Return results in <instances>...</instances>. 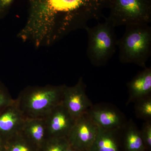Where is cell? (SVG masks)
Returning <instances> with one entry per match:
<instances>
[{"label":"cell","instance_id":"obj_12","mask_svg":"<svg viewBox=\"0 0 151 151\" xmlns=\"http://www.w3.org/2000/svg\"><path fill=\"white\" fill-rule=\"evenodd\" d=\"M21 132L40 151L49 138L44 118L26 119Z\"/></svg>","mask_w":151,"mask_h":151},{"label":"cell","instance_id":"obj_6","mask_svg":"<svg viewBox=\"0 0 151 151\" xmlns=\"http://www.w3.org/2000/svg\"><path fill=\"white\" fill-rule=\"evenodd\" d=\"M86 88L81 77L74 86L64 84L62 104L75 120L87 113L93 105L86 94Z\"/></svg>","mask_w":151,"mask_h":151},{"label":"cell","instance_id":"obj_7","mask_svg":"<svg viewBox=\"0 0 151 151\" xmlns=\"http://www.w3.org/2000/svg\"><path fill=\"white\" fill-rule=\"evenodd\" d=\"M98 127L87 113L76 119L67 139L70 145L82 151H89L98 133Z\"/></svg>","mask_w":151,"mask_h":151},{"label":"cell","instance_id":"obj_11","mask_svg":"<svg viewBox=\"0 0 151 151\" xmlns=\"http://www.w3.org/2000/svg\"><path fill=\"white\" fill-rule=\"evenodd\" d=\"M127 83L129 97L127 105L151 95V68H145Z\"/></svg>","mask_w":151,"mask_h":151},{"label":"cell","instance_id":"obj_10","mask_svg":"<svg viewBox=\"0 0 151 151\" xmlns=\"http://www.w3.org/2000/svg\"><path fill=\"white\" fill-rule=\"evenodd\" d=\"M26 118L16 103L0 113V136L5 141L20 132Z\"/></svg>","mask_w":151,"mask_h":151},{"label":"cell","instance_id":"obj_16","mask_svg":"<svg viewBox=\"0 0 151 151\" xmlns=\"http://www.w3.org/2000/svg\"><path fill=\"white\" fill-rule=\"evenodd\" d=\"M135 113L139 119L151 120V96H146L135 101Z\"/></svg>","mask_w":151,"mask_h":151},{"label":"cell","instance_id":"obj_1","mask_svg":"<svg viewBox=\"0 0 151 151\" xmlns=\"http://www.w3.org/2000/svg\"><path fill=\"white\" fill-rule=\"evenodd\" d=\"M28 16L17 37L37 49L54 45L99 19L111 0H27Z\"/></svg>","mask_w":151,"mask_h":151},{"label":"cell","instance_id":"obj_20","mask_svg":"<svg viewBox=\"0 0 151 151\" xmlns=\"http://www.w3.org/2000/svg\"><path fill=\"white\" fill-rule=\"evenodd\" d=\"M15 0H0V19L4 18L8 13Z\"/></svg>","mask_w":151,"mask_h":151},{"label":"cell","instance_id":"obj_14","mask_svg":"<svg viewBox=\"0 0 151 151\" xmlns=\"http://www.w3.org/2000/svg\"><path fill=\"white\" fill-rule=\"evenodd\" d=\"M124 135V145L126 151H145L144 142L137 125L132 119L127 122L122 129Z\"/></svg>","mask_w":151,"mask_h":151},{"label":"cell","instance_id":"obj_21","mask_svg":"<svg viewBox=\"0 0 151 151\" xmlns=\"http://www.w3.org/2000/svg\"><path fill=\"white\" fill-rule=\"evenodd\" d=\"M0 151H5V141L0 136Z\"/></svg>","mask_w":151,"mask_h":151},{"label":"cell","instance_id":"obj_2","mask_svg":"<svg viewBox=\"0 0 151 151\" xmlns=\"http://www.w3.org/2000/svg\"><path fill=\"white\" fill-rule=\"evenodd\" d=\"M64 85L27 86L16 99V104L26 119L45 118L62 103Z\"/></svg>","mask_w":151,"mask_h":151},{"label":"cell","instance_id":"obj_15","mask_svg":"<svg viewBox=\"0 0 151 151\" xmlns=\"http://www.w3.org/2000/svg\"><path fill=\"white\" fill-rule=\"evenodd\" d=\"M5 151H40L21 131L5 141Z\"/></svg>","mask_w":151,"mask_h":151},{"label":"cell","instance_id":"obj_19","mask_svg":"<svg viewBox=\"0 0 151 151\" xmlns=\"http://www.w3.org/2000/svg\"><path fill=\"white\" fill-rule=\"evenodd\" d=\"M140 132L146 149L150 150L151 147V120L145 121Z\"/></svg>","mask_w":151,"mask_h":151},{"label":"cell","instance_id":"obj_9","mask_svg":"<svg viewBox=\"0 0 151 151\" xmlns=\"http://www.w3.org/2000/svg\"><path fill=\"white\" fill-rule=\"evenodd\" d=\"M44 119L49 138H67L76 120L62 103Z\"/></svg>","mask_w":151,"mask_h":151},{"label":"cell","instance_id":"obj_5","mask_svg":"<svg viewBox=\"0 0 151 151\" xmlns=\"http://www.w3.org/2000/svg\"><path fill=\"white\" fill-rule=\"evenodd\" d=\"M108 8L107 19L115 27L151 22V0H111Z\"/></svg>","mask_w":151,"mask_h":151},{"label":"cell","instance_id":"obj_13","mask_svg":"<svg viewBox=\"0 0 151 151\" xmlns=\"http://www.w3.org/2000/svg\"><path fill=\"white\" fill-rule=\"evenodd\" d=\"M98 127L97 137L89 151H120L118 135L121 130H106Z\"/></svg>","mask_w":151,"mask_h":151},{"label":"cell","instance_id":"obj_8","mask_svg":"<svg viewBox=\"0 0 151 151\" xmlns=\"http://www.w3.org/2000/svg\"><path fill=\"white\" fill-rule=\"evenodd\" d=\"M87 114L97 127L104 129L121 130L127 123L119 109L108 104L93 105Z\"/></svg>","mask_w":151,"mask_h":151},{"label":"cell","instance_id":"obj_3","mask_svg":"<svg viewBox=\"0 0 151 151\" xmlns=\"http://www.w3.org/2000/svg\"><path fill=\"white\" fill-rule=\"evenodd\" d=\"M119 58L123 63L146 67L151 54V27L149 24L126 26L123 36L118 39Z\"/></svg>","mask_w":151,"mask_h":151},{"label":"cell","instance_id":"obj_18","mask_svg":"<svg viewBox=\"0 0 151 151\" xmlns=\"http://www.w3.org/2000/svg\"><path fill=\"white\" fill-rule=\"evenodd\" d=\"M15 103L4 84L0 81V113L10 105Z\"/></svg>","mask_w":151,"mask_h":151},{"label":"cell","instance_id":"obj_4","mask_svg":"<svg viewBox=\"0 0 151 151\" xmlns=\"http://www.w3.org/2000/svg\"><path fill=\"white\" fill-rule=\"evenodd\" d=\"M115 28L106 18L104 22L84 29L88 37L87 57L94 66L106 65L115 53L118 41Z\"/></svg>","mask_w":151,"mask_h":151},{"label":"cell","instance_id":"obj_22","mask_svg":"<svg viewBox=\"0 0 151 151\" xmlns=\"http://www.w3.org/2000/svg\"><path fill=\"white\" fill-rule=\"evenodd\" d=\"M65 151H82L80 150H78V149L74 147L73 146L70 145H69L68 147L66 149Z\"/></svg>","mask_w":151,"mask_h":151},{"label":"cell","instance_id":"obj_17","mask_svg":"<svg viewBox=\"0 0 151 151\" xmlns=\"http://www.w3.org/2000/svg\"><path fill=\"white\" fill-rule=\"evenodd\" d=\"M68 145L66 138H49L41 151H65Z\"/></svg>","mask_w":151,"mask_h":151}]
</instances>
